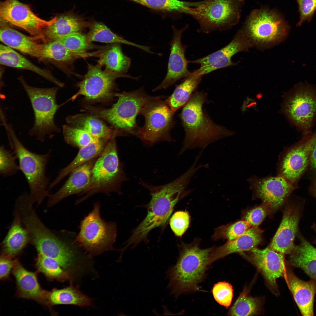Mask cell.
<instances>
[{"label":"cell","instance_id":"obj_1","mask_svg":"<svg viewBox=\"0 0 316 316\" xmlns=\"http://www.w3.org/2000/svg\"><path fill=\"white\" fill-rule=\"evenodd\" d=\"M193 177L186 171L178 178L166 185L155 186L143 182L141 184L150 191L151 198L147 205V214L134 230L125 247H133L145 240L152 230L167 224L177 202L189 191L186 189Z\"/></svg>","mask_w":316,"mask_h":316},{"label":"cell","instance_id":"obj_2","mask_svg":"<svg viewBox=\"0 0 316 316\" xmlns=\"http://www.w3.org/2000/svg\"><path fill=\"white\" fill-rule=\"evenodd\" d=\"M29 194L24 192L17 199L15 213L27 230L30 241L38 253L55 260L63 267L74 260L76 249L73 242L68 243L55 235L43 224L33 208Z\"/></svg>","mask_w":316,"mask_h":316},{"label":"cell","instance_id":"obj_3","mask_svg":"<svg viewBox=\"0 0 316 316\" xmlns=\"http://www.w3.org/2000/svg\"><path fill=\"white\" fill-rule=\"evenodd\" d=\"M207 95L203 92H196L183 107L180 117L185 136L180 155L189 149H204L209 144L232 135L234 132L214 122L203 109Z\"/></svg>","mask_w":316,"mask_h":316},{"label":"cell","instance_id":"obj_4","mask_svg":"<svg viewBox=\"0 0 316 316\" xmlns=\"http://www.w3.org/2000/svg\"><path fill=\"white\" fill-rule=\"evenodd\" d=\"M213 248H200L197 243L184 244L176 264L166 272L167 288L175 296L200 290L199 284L203 279L210 265V254Z\"/></svg>","mask_w":316,"mask_h":316},{"label":"cell","instance_id":"obj_5","mask_svg":"<svg viewBox=\"0 0 316 316\" xmlns=\"http://www.w3.org/2000/svg\"><path fill=\"white\" fill-rule=\"evenodd\" d=\"M6 130L10 145L17 157L19 165L28 184L32 202L37 205L49 196L51 183L46 174L51 150L40 154L27 149L16 135L11 124L7 121L2 123Z\"/></svg>","mask_w":316,"mask_h":316},{"label":"cell","instance_id":"obj_6","mask_svg":"<svg viewBox=\"0 0 316 316\" xmlns=\"http://www.w3.org/2000/svg\"><path fill=\"white\" fill-rule=\"evenodd\" d=\"M117 102L109 109L87 106L84 111L90 112L108 122L120 134L133 135L138 126L136 118L147 103L162 96H150L142 87L129 92L115 93Z\"/></svg>","mask_w":316,"mask_h":316},{"label":"cell","instance_id":"obj_7","mask_svg":"<svg viewBox=\"0 0 316 316\" xmlns=\"http://www.w3.org/2000/svg\"><path fill=\"white\" fill-rule=\"evenodd\" d=\"M18 79L30 99L34 114V124L28 134L43 142L47 135L60 132L54 117L59 108L65 103L59 105L56 102L58 87H37L28 84L22 76Z\"/></svg>","mask_w":316,"mask_h":316},{"label":"cell","instance_id":"obj_8","mask_svg":"<svg viewBox=\"0 0 316 316\" xmlns=\"http://www.w3.org/2000/svg\"><path fill=\"white\" fill-rule=\"evenodd\" d=\"M242 30L253 46L262 49L273 47L285 40L289 27L276 12L261 8L251 12Z\"/></svg>","mask_w":316,"mask_h":316},{"label":"cell","instance_id":"obj_9","mask_svg":"<svg viewBox=\"0 0 316 316\" xmlns=\"http://www.w3.org/2000/svg\"><path fill=\"white\" fill-rule=\"evenodd\" d=\"M100 208L98 203L94 205L92 211L81 221L75 239L89 257L112 250L116 236V224L103 219Z\"/></svg>","mask_w":316,"mask_h":316},{"label":"cell","instance_id":"obj_10","mask_svg":"<svg viewBox=\"0 0 316 316\" xmlns=\"http://www.w3.org/2000/svg\"><path fill=\"white\" fill-rule=\"evenodd\" d=\"M243 0H208L194 7H187L185 13L198 22L199 32L208 33L231 28L239 21Z\"/></svg>","mask_w":316,"mask_h":316},{"label":"cell","instance_id":"obj_11","mask_svg":"<svg viewBox=\"0 0 316 316\" xmlns=\"http://www.w3.org/2000/svg\"><path fill=\"white\" fill-rule=\"evenodd\" d=\"M162 96L146 104L139 114L144 117L143 126L138 127L133 135L140 139L145 143L152 145L162 140H173L170 131L174 124V113Z\"/></svg>","mask_w":316,"mask_h":316},{"label":"cell","instance_id":"obj_12","mask_svg":"<svg viewBox=\"0 0 316 316\" xmlns=\"http://www.w3.org/2000/svg\"><path fill=\"white\" fill-rule=\"evenodd\" d=\"M281 111L293 124L306 130L316 116V87L299 82L283 97Z\"/></svg>","mask_w":316,"mask_h":316},{"label":"cell","instance_id":"obj_13","mask_svg":"<svg viewBox=\"0 0 316 316\" xmlns=\"http://www.w3.org/2000/svg\"><path fill=\"white\" fill-rule=\"evenodd\" d=\"M102 66L88 64V70L83 80L77 84L78 91L68 101H73L78 96H84L91 101H100L115 96L113 92L115 81L119 78L138 79L140 76L134 77L130 75L112 72L107 69L102 70Z\"/></svg>","mask_w":316,"mask_h":316},{"label":"cell","instance_id":"obj_14","mask_svg":"<svg viewBox=\"0 0 316 316\" xmlns=\"http://www.w3.org/2000/svg\"><path fill=\"white\" fill-rule=\"evenodd\" d=\"M0 14L1 18L23 29L44 43L46 28L56 18V16L49 20L42 19L33 12L29 5L18 0L1 1Z\"/></svg>","mask_w":316,"mask_h":316},{"label":"cell","instance_id":"obj_15","mask_svg":"<svg viewBox=\"0 0 316 316\" xmlns=\"http://www.w3.org/2000/svg\"><path fill=\"white\" fill-rule=\"evenodd\" d=\"M115 137L104 148L93 165L90 185L87 190L97 191L108 185L119 184L125 177L118 156Z\"/></svg>","mask_w":316,"mask_h":316},{"label":"cell","instance_id":"obj_16","mask_svg":"<svg viewBox=\"0 0 316 316\" xmlns=\"http://www.w3.org/2000/svg\"><path fill=\"white\" fill-rule=\"evenodd\" d=\"M253 47L252 44L242 30H238L231 41L221 49L207 56L190 61V63L199 64L197 69L202 76L217 69L237 65L233 62L232 57L236 53L246 52Z\"/></svg>","mask_w":316,"mask_h":316},{"label":"cell","instance_id":"obj_17","mask_svg":"<svg viewBox=\"0 0 316 316\" xmlns=\"http://www.w3.org/2000/svg\"><path fill=\"white\" fill-rule=\"evenodd\" d=\"M188 27L187 25L183 28L178 30L173 26V35L170 43V52L167 73L162 83L153 91L166 89L179 80L186 78L191 73L188 68L190 61L186 59L185 56L187 46L181 42L182 34Z\"/></svg>","mask_w":316,"mask_h":316},{"label":"cell","instance_id":"obj_18","mask_svg":"<svg viewBox=\"0 0 316 316\" xmlns=\"http://www.w3.org/2000/svg\"><path fill=\"white\" fill-rule=\"evenodd\" d=\"M249 181L257 196L273 209L280 207L294 188L292 183L279 175L260 178L254 177Z\"/></svg>","mask_w":316,"mask_h":316},{"label":"cell","instance_id":"obj_19","mask_svg":"<svg viewBox=\"0 0 316 316\" xmlns=\"http://www.w3.org/2000/svg\"><path fill=\"white\" fill-rule=\"evenodd\" d=\"M300 204L288 203L282 219L269 248L277 252L289 255L295 246L294 240L302 212Z\"/></svg>","mask_w":316,"mask_h":316},{"label":"cell","instance_id":"obj_20","mask_svg":"<svg viewBox=\"0 0 316 316\" xmlns=\"http://www.w3.org/2000/svg\"><path fill=\"white\" fill-rule=\"evenodd\" d=\"M240 253L262 273L271 289L276 290V280L283 276L285 271L284 254L269 247L263 249L255 247L248 254Z\"/></svg>","mask_w":316,"mask_h":316},{"label":"cell","instance_id":"obj_21","mask_svg":"<svg viewBox=\"0 0 316 316\" xmlns=\"http://www.w3.org/2000/svg\"><path fill=\"white\" fill-rule=\"evenodd\" d=\"M315 137L314 134L284 154L279 163L278 175L283 176L292 183L299 178L308 165Z\"/></svg>","mask_w":316,"mask_h":316},{"label":"cell","instance_id":"obj_22","mask_svg":"<svg viewBox=\"0 0 316 316\" xmlns=\"http://www.w3.org/2000/svg\"><path fill=\"white\" fill-rule=\"evenodd\" d=\"M13 269L16 280L17 295L18 297L49 305V291L44 290L41 287L36 273L26 269L17 260H15Z\"/></svg>","mask_w":316,"mask_h":316},{"label":"cell","instance_id":"obj_23","mask_svg":"<svg viewBox=\"0 0 316 316\" xmlns=\"http://www.w3.org/2000/svg\"><path fill=\"white\" fill-rule=\"evenodd\" d=\"M90 161L76 168L71 173L62 186L48 197L47 206H53L70 195L87 190L90 185L93 165Z\"/></svg>","mask_w":316,"mask_h":316},{"label":"cell","instance_id":"obj_24","mask_svg":"<svg viewBox=\"0 0 316 316\" xmlns=\"http://www.w3.org/2000/svg\"><path fill=\"white\" fill-rule=\"evenodd\" d=\"M0 39L4 45L40 60L45 43L32 36L25 35L5 24L1 18Z\"/></svg>","mask_w":316,"mask_h":316},{"label":"cell","instance_id":"obj_25","mask_svg":"<svg viewBox=\"0 0 316 316\" xmlns=\"http://www.w3.org/2000/svg\"><path fill=\"white\" fill-rule=\"evenodd\" d=\"M284 276L302 315L313 316L316 280L305 281L298 278L291 271H285Z\"/></svg>","mask_w":316,"mask_h":316},{"label":"cell","instance_id":"obj_26","mask_svg":"<svg viewBox=\"0 0 316 316\" xmlns=\"http://www.w3.org/2000/svg\"><path fill=\"white\" fill-rule=\"evenodd\" d=\"M262 240V231L257 227L250 228L238 237L213 249L209 259L210 265L231 254L249 251L259 245Z\"/></svg>","mask_w":316,"mask_h":316},{"label":"cell","instance_id":"obj_27","mask_svg":"<svg viewBox=\"0 0 316 316\" xmlns=\"http://www.w3.org/2000/svg\"><path fill=\"white\" fill-rule=\"evenodd\" d=\"M0 63L5 66L30 71L57 87L64 86V84L57 79L50 71L38 67L15 50L4 44L0 45Z\"/></svg>","mask_w":316,"mask_h":316},{"label":"cell","instance_id":"obj_28","mask_svg":"<svg viewBox=\"0 0 316 316\" xmlns=\"http://www.w3.org/2000/svg\"><path fill=\"white\" fill-rule=\"evenodd\" d=\"M299 236L300 243L295 245L289 254L288 263L301 269L316 280V248L304 238Z\"/></svg>","mask_w":316,"mask_h":316},{"label":"cell","instance_id":"obj_29","mask_svg":"<svg viewBox=\"0 0 316 316\" xmlns=\"http://www.w3.org/2000/svg\"><path fill=\"white\" fill-rule=\"evenodd\" d=\"M66 122L73 126L84 130L94 136L106 141L119 133L107 126L96 116L79 114L66 118Z\"/></svg>","mask_w":316,"mask_h":316},{"label":"cell","instance_id":"obj_30","mask_svg":"<svg viewBox=\"0 0 316 316\" xmlns=\"http://www.w3.org/2000/svg\"><path fill=\"white\" fill-rule=\"evenodd\" d=\"M29 241L27 230L15 213L12 224L1 243L2 254L13 257L20 253Z\"/></svg>","mask_w":316,"mask_h":316},{"label":"cell","instance_id":"obj_31","mask_svg":"<svg viewBox=\"0 0 316 316\" xmlns=\"http://www.w3.org/2000/svg\"><path fill=\"white\" fill-rule=\"evenodd\" d=\"M85 24L79 18L70 14L56 16L55 21L46 28L44 42L60 39L74 32H80Z\"/></svg>","mask_w":316,"mask_h":316},{"label":"cell","instance_id":"obj_32","mask_svg":"<svg viewBox=\"0 0 316 316\" xmlns=\"http://www.w3.org/2000/svg\"><path fill=\"white\" fill-rule=\"evenodd\" d=\"M202 76L197 70L191 72L180 84L176 86L172 94L166 101L174 113L189 101L200 83Z\"/></svg>","mask_w":316,"mask_h":316},{"label":"cell","instance_id":"obj_33","mask_svg":"<svg viewBox=\"0 0 316 316\" xmlns=\"http://www.w3.org/2000/svg\"><path fill=\"white\" fill-rule=\"evenodd\" d=\"M105 140L99 139L80 148L75 158L67 166L60 170L55 179L51 183L50 190L65 177L77 168L90 161L101 153L104 147Z\"/></svg>","mask_w":316,"mask_h":316},{"label":"cell","instance_id":"obj_34","mask_svg":"<svg viewBox=\"0 0 316 316\" xmlns=\"http://www.w3.org/2000/svg\"><path fill=\"white\" fill-rule=\"evenodd\" d=\"M119 44H113L97 51L98 63L113 72L126 74L130 66L131 59L123 53Z\"/></svg>","mask_w":316,"mask_h":316},{"label":"cell","instance_id":"obj_35","mask_svg":"<svg viewBox=\"0 0 316 316\" xmlns=\"http://www.w3.org/2000/svg\"><path fill=\"white\" fill-rule=\"evenodd\" d=\"M48 301L50 305H73L82 307L90 306L92 303L91 298L73 285L49 291Z\"/></svg>","mask_w":316,"mask_h":316},{"label":"cell","instance_id":"obj_36","mask_svg":"<svg viewBox=\"0 0 316 316\" xmlns=\"http://www.w3.org/2000/svg\"><path fill=\"white\" fill-rule=\"evenodd\" d=\"M86 36L88 41L90 42H97L123 44L134 46L148 53L154 54L151 50L150 47L140 45L128 41L112 32L105 25L100 22H96L92 24Z\"/></svg>","mask_w":316,"mask_h":316},{"label":"cell","instance_id":"obj_37","mask_svg":"<svg viewBox=\"0 0 316 316\" xmlns=\"http://www.w3.org/2000/svg\"><path fill=\"white\" fill-rule=\"evenodd\" d=\"M81 57L85 58L82 55L70 51L60 40H57L45 43L41 60H48L63 66H66Z\"/></svg>","mask_w":316,"mask_h":316},{"label":"cell","instance_id":"obj_38","mask_svg":"<svg viewBox=\"0 0 316 316\" xmlns=\"http://www.w3.org/2000/svg\"><path fill=\"white\" fill-rule=\"evenodd\" d=\"M261 306L260 299L249 294L245 288L229 309L227 315L234 316H247L255 315L259 311Z\"/></svg>","mask_w":316,"mask_h":316},{"label":"cell","instance_id":"obj_39","mask_svg":"<svg viewBox=\"0 0 316 316\" xmlns=\"http://www.w3.org/2000/svg\"><path fill=\"white\" fill-rule=\"evenodd\" d=\"M36 266L38 271L51 280L61 282L72 281L68 274L54 259L38 253L36 259Z\"/></svg>","mask_w":316,"mask_h":316},{"label":"cell","instance_id":"obj_40","mask_svg":"<svg viewBox=\"0 0 316 316\" xmlns=\"http://www.w3.org/2000/svg\"><path fill=\"white\" fill-rule=\"evenodd\" d=\"M59 40L73 52L82 55L85 57L94 56V52L89 53L87 51L96 47L88 41L86 35L80 32L71 33Z\"/></svg>","mask_w":316,"mask_h":316},{"label":"cell","instance_id":"obj_41","mask_svg":"<svg viewBox=\"0 0 316 316\" xmlns=\"http://www.w3.org/2000/svg\"><path fill=\"white\" fill-rule=\"evenodd\" d=\"M63 136L68 144L80 148L99 139L88 132L69 125L63 126Z\"/></svg>","mask_w":316,"mask_h":316},{"label":"cell","instance_id":"obj_42","mask_svg":"<svg viewBox=\"0 0 316 316\" xmlns=\"http://www.w3.org/2000/svg\"><path fill=\"white\" fill-rule=\"evenodd\" d=\"M155 10L184 13L187 7H193L195 3L187 2L178 0H131Z\"/></svg>","mask_w":316,"mask_h":316},{"label":"cell","instance_id":"obj_43","mask_svg":"<svg viewBox=\"0 0 316 316\" xmlns=\"http://www.w3.org/2000/svg\"><path fill=\"white\" fill-rule=\"evenodd\" d=\"M251 226L245 220H241L234 223L223 225L216 229L213 236L215 239L233 240L241 236L250 228Z\"/></svg>","mask_w":316,"mask_h":316},{"label":"cell","instance_id":"obj_44","mask_svg":"<svg viewBox=\"0 0 316 316\" xmlns=\"http://www.w3.org/2000/svg\"><path fill=\"white\" fill-rule=\"evenodd\" d=\"M17 159L14 152L6 149L4 145L0 147V174L6 178L13 176L20 170Z\"/></svg>","mask_w":316,"mask_h":316},{"label":"cell","instance_id":"obj_45","mask_svg":"<svg viewBox=\"0 0 316 316\" xmlns=\"http://www.w3.org/2000/svg\"><path fill=\"white\" fill-rule=\"evenodd\" d=\"M212 292L214 299L219 304L226 308L230 305L233 289L230 284L225 281L219 282L214 285Z\"/></svg>","mask_w":316,"mask_h":316},{"label":"cell","instance_id":"obj_46","mask_svg":"<svg viewBox=\"0 0 316 316\" xmlns=\"http://www.w3.org/2000/svg\"><path fill=\"white\" fill-rule=\"evenodd\" d=\"M190 216L186 211H178L172 216L169 221L171 228L174 234L180 237L189 227Z\"/></svg>","mask_w":316,"mask_h":316},{"label":"cell","instance_id":"obj_47","mask_svg":"<svg viewBox=\"0 0 316 316\" xmlns=\"http://www.w3.org/2000/svg\"><path fill=\"white\" fill-rule=\"evenodd\" d=\"M271 209L270 206L264 202V204L247 212L245 216V220L250 226L257 227L269 213Z\"/></svg>","mask_w":316,"mask_h":316},{"label":"cell","instance_id":"obj_48","mask_svg":"<svg viewBox=\"0 0 316 316\" xmlns=\"http://www.w3.org/2000/svg\"><path fill=\"white\" fill-rule=\"evenodd\" d=\"M300 20L296 25L300 26L305 21H310L316 10V0H297Z\"/></svg>","mask_w":316,"mask_h":316},{"label":"cell","instance_id":"obj_49","mask_svg":"<svg viewBox=\"0 0 316 316\" xmlns=\"http://www.w3.org/2000/svg\"><path fill=\"white\" fill-rule=\"evenodd\" d=\"M12 257L2 254L0 259V278L3 279L9 275L12 268H13L15 260L12 259Z\"/></svg>","mask_w":316,"mask_h":316},{"label":"cell","instance_id":"obj_50","mask_svg":"<svg viewBox=\"0 0 316 316\" xmlns=\"http://www.w3.org/2000/svg\"><path fill=\"white\" fill-rule=\"evenodd\" d=\"M311 150L309 161L310 167L316 172V133Z\"/></svg>","mask_w":316,"mask_h":316},{"label":"cell","instance_id":"obj_51","mask_svg":"<svg viewBox=\"0 0 316 316\" xmlns=\"http://www.w3.org/2000/svg\"><path fill=\"white\" fill-rule=\"evenodd\" d=\"M312 192L314 196L316 198V180L313 183Z\"/></svg>","mask_w":316,"mask_h":316},{"label":"cell","instance_id":"obj_52","mask_svg":"<svg viewBox=\"0 0 316 316\" xmlns=\"http://www.w3.org/2000/svg\"><path fill=\"white\" fill-rule=\"evenodd\" d=\"M312 229H313L314 230V231L316 232V225L315 224H313L312 226ZM315 243L316 244V239L315 241Z\"/></svg>","mask_w":316,"mask_h":316}]
</instances>
